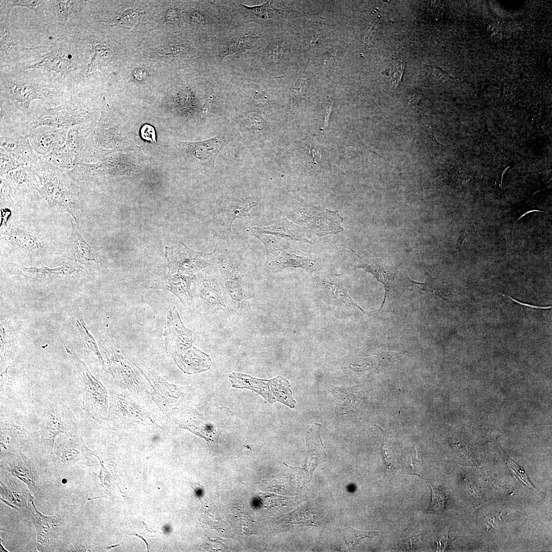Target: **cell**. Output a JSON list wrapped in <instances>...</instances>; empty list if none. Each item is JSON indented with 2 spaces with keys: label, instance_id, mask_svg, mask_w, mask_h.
I'll return each instance as SVG.
<instances>
[{
  "label": "cell",
  "instance_id": "36",
  "mask_svg": "<svg viewBox=\"0 0 552 552\" xmlns=\"http://www.w3.org/2000/svg\"><path fill=\"white\" fill-rule=\"evenodd\" d=\"M431 490V500L427 509L429 513L443 512L445 509L447 503V496L440 490L429 485Z\"/></svg>",
  "mask_w": 552,
  "mask_h": 552
},
{
  "label": "cell",
  "instance_id": "23",
  "mask_svg": "<svg viewBox=\"0 0 552 552\" xmlns=\"http://www.w3.org/2000/svg\"><path fill=\"white\" fill-rule=\"evenodd\" d=\"M226 144L224 140L217 136L200 142L181 143L188 155L199 162L211 163L212 165Z\"/></svg>",
  "mask_w": 552,
  "mask_h": 552
},
{
  "label": "cell",
  "instance_id": "35",
  "mask_svg": "<svg viewBox=\"0 0 552 552\" xmlns=\"http://www.w3.org/2000/svg\"><path fill=\"white\" fill-rule=\"evenodd\" d=\"M498 448L503 455L504 459L507 463V464L512 473L513 476L517 479L520 480L523 483H524L526 486L531 489L534 492L537 493V490L532 485V483L530 481L528 476L525 472L524 469L519 466L518 464L513 461L504 452L502 449L498 446Z\"/></svg>",
  "mask_w": 552,
  "mask_h": 552
},
{
  "label": "cell",
  "instance_id": "20",
  "mask_svg": "<svg viewBox=\"0 0 552 552\" xmlns=\"http://www.w3.org/2000/svg\"><path fill=\"white\" fill-rule=\"evenodd\" d=\"M305 233L300 226L285 219L264 222L252 226L249 231V234L254 236L257 234H268L313 243L307 238V236Z\"/></svg>",
  "mask_w": 552,
  "mask_h": 552
},
{
  "label": "cell",
  "instance_id": "6",
  "mask_svg": "<svg viewBox=\"0 0 552 552\" xmlns=\"http://www.w3.org/2000/svg\"><path fill=\"white\" fill-rule=\"evenodd\" d=\"M38 160L26 135L13 127L1 125V163L33 170Z\"/></svg>",
  "mask_w": 552,
  "mask_h": 552
},
{
  "label": "cell",
  "instance_id": "22",
  "mask_svg": "<svg viewBox=\"0 0 552 552\" xmlns=\"http://www.w3.org/2000/svg\"><path fill=\"white\" fill-rule=\"evenodd\" d=\"M3 238L12 246L26 253H38L44 248L43 243L36 236L14 225L7 226Z\"/></svg>",
  "mask_w": 552,
  "mask_h": 552
},
{
  "label": "cell",
  "instance_id": "43",
  "mask_svg": "<svg viewBox=\"0 0 552 552\" xmlns=\"http://www.w3.org/2000/svg\"><path fill=\"white\" fill-rule=\"evenodd\" d=\"M423 65L425 67L431 71L435 75H436L437 77L442 79L443 80L447 81L454 79V78L450 76L449 74H448V73L443 71L440 67L436 65L432 66L428 65L426 64Z\"/></svg>",
  "mask_w": 552,
  "mask_h": 552
},
{
  "label": "cell",
  "instance_id": "47",
  "mask_svg": "<svg viewBox=\"0 0 552 552\" xmlns=\"http://www.w3.org/2000/svg\"><path fill=\"white\" fill-rule=\"evenodd\" d=\"M268 48V54L271 55L273 58L274 60H276L279 57V54L280 52L281 49V44L279 41H276L271 44Z\"/></svg>",
  "mask_w": 552,
  "mask_h": 552
},
{
  "label": "cell",
  "instance_id": "3",
  "mask_svg": "<svg viewBox=\"0 0 552 552\" xmlns=\"http://www.w3.org/2000/svg\"><path fill=\"white\" fill-rule=\"evenodd\" d=\"M254 236L265 245L266 266L271 272L277 273L287 267H300L311 272L320 267L318 259L286 245L279 237L268 234Z\"/></svg>",
  "mask_w": 552,
  "mask_h": 552
},
{
  "label": "cell",
  "instance_id": "25",
  "mask_svg": "<svg viewBox=\"0 0 552 552\" xmlns=\"http://www.w3.org/2000/svg\"><path fill=\"white\" fill-rule=\"evenodd\" d=\"M351 250L359 259L357 266L372 273L384 285L386 295L387 292H390L394 286V282H396L398 274L396 269L392 266L379 263L373 259H364L352 250Z\"/></svg>",
  "mask_w": 552,
  "mask_h": 552
},
{
  "label": "cell",
  "instance_id": "24",
  "mask_svg": "<svg viewBox=\"0 0 552 552\" xmlns=\"http://www.w3.org/2000/svg\"><path fill=\"white\" fill-rule=\"evenodd\" d=\"M173 358L178 366L188 374L206 371L210 369L212 364L209 356L194 347Z\"/></svg>",
  "mask_w": 552,
  "mask_h": 552
},
{
  "label": "cell",
  "instance_id": "30",
  "mask_svg": "<svg viewBox=\"0 0 552 552\" xmlns=\"http://www.w3.org/2000/svg\"><path fill=\"white\" fill-rule=\"evenodd\" d=\"M323 285L326 293L332 300L336 302V303H338V304H344L347 306H355L363 313L367 314H371L370 312L366 311L358 306L356 302L350 297L346 289L340 283L334 281L326 280L324 281Z\"/></svg>",
  "mask_w": 552,
  "mask_h": 552
},
{
  "label": "cell",
  "instance_id": "46",
  "mask_svg": "<svg viewBox=\"0 0 552 552\" xmlns=\"http://www.w3.org/2000/svg\"><path fill=\"white\" fill-rule=\"evenodd\" d=\"M453 446L459 453L462 454L463 456L465 457V459L468 461V462L471 464V465H476V463L468 447L466 446H457L456 444L453 445Z\"/></svg>",
  "mask_w": 552,
  "mask_h": 552
},
{
  "label": "cell",
  "instance_id": "31",
  "mask_svg": "<svg viewBox=\"0 0 552 552\" xmlns=\"http://www.w3.org/2000/svg\"><path fill=\"white\" fill-rule=\"evenodd\" d=\"M14 337L5 321L1 323V363L12 357L15 351Z\"/></svg>",
  "mask_w": 552,
  "mask_h": 552
},
{
  "label": "cell",
  "instance_id": "1",
  "mask_svg": "<svg viewBox=\"0 0 552 552\" xmlns=\"http://www.w3.org/2000/svg\"><path fill=\"white\" fill-rule=\"evenodd\" d=\"M33 172L37 178L34 190L51 208L70 214L78 226L81 220L80 201L76 182L67 172L40 158Z\"/></svg>",
  "mask_w": 552,
  "mask_h": 552
},
{
  "label": "cell",
  "instance_id": "10",
  "mask_svg": "<svg viewBox=\"0 0 552 552\" xmlns=\"http://www.w3.org/2000/svg\"><path fill=\"white\" fill-rule=\"evenodd\" d=\"M170 252L167 257L170 274H194L213 264L212 253L194 251L181 242L170 248Z\"/></svg>",
  "mask_w": 552,
  "mask_h": 552
},
{
  "label": "cell",
  "instance_id": "4",
  "mask_svg": "<svg viewBox=\"0 0 552 552\" xmlns=\"http://www.w3.org/2000/svg\"><path fill=\"white\" fill-rule=\"evenodd\" d=\"M2 89L3 94L17 111L15 122L10 125L14 126H18L25 122V114L32 100L39 99L54 102L59 101L63 97V91L55 86L27 81H9Z\"/></svg>",
  "mask_w": 552,
  "mask_h": 552
},
{
  "label": "cell",
  "instance_id": "50",
  "mask_svg": "<svg viewBox=\"0 0 552 552\" xmlns=\"http://www.w3.org/2000/svg\"><path fill=\"white\" fill-rule=\"evenodd\" d=\"M421 126L423 129L424 131L426 133V134L428 135V137L432 141H433V142H435V143H436V144H438V143L437 142V141H436V140L435 139L434 131L433 130V129L431 128L430 127H427V126H426L425 125H421Z\"/></svg>",
  "mask_w": 552,
  "mask_h": 552
},
{
  "label": "cell",
  "instance_id": "38",
  "mask_svg": "<svg viewBox=\"0 0 552 552\" xmlns=\"http://www.w3.org/2000/svg\"><path fill=\"white\" fill-rule=\"evenodd\" d=\"M142 12L139 10H127L122 14L119 20L126 25H133L138 21Z\"/></svg>",
  "mask_w": 552,
  "mask_h": 552
},
{
  "label": "cell",
  "instance_id": "40",
  "mask_svg": "<svg viewBox=\"0 0 552 552\" xmlns=\"http://www.w3.org/2000/svg\"><path fill=\"white\" fill-rule=\"evenodd\" d=\"M246 123L249 128L261 129L263 127L264 120L260 116L251 113L247 118Z\"/></svg>",
  "mask_w": 552,
  "mask_h": 552
},
{
  "label": "cell",
  "instance_id": "34",
  "mask_svg": "<svg viewBox=\"0 0 552 552\" xmlns=\"http://www.w3.org/2000/svg\"><path fill=\"white\" fill-rule=\"evenodd\" d=\"M343 539L349 549L359 544L360 541L367 537L373 538L377 535V532H366L359 531L351 526H348L343 532Z\"/></svg>",
  "mask_w": 552,
  "mask_h": 552
},
{
  "label": "cell",
  "instance_id": "51",
  "mask_svg": "<svg viewBox=\"0 0 552 552\" xmlns=\"http://www.w3.org/2000/svg\"><path fill=\"white\" fill-rule=\"evenodd\" d=\"M541 212V213H547V212H545V211H540V210H530V211H528L526 212L525 213H524V214H523V215H521V216H520V217H519V218H518V219H517V220H516V221H515L514 222V224H513V228H512V240H513V233H514V228H515V225H516V222H517V221H518V220H519L520 219H521V218H522L523 217H524V216L525 215H526V214H528V213H532V212Z\"/></svg>",
  "mask_w": 552,
  "mask_h": 552
},
{
  "label": "cell",
  "instance_id": "48",
  "mask_svg": "<svg viewBox=\"0 0 552 552\" xmlns=\"http://www.w3.org/2000/svg\"><path fill=\"white\" fill-rule=\"evenodd\" d=\"M58 4L59 6L60 12L63 15L65 19L66 20L68 17V4L70 1H66L65 2L63 1H59Z\"/></svg>",
  "mask_w": 552,
  "mask_h": 552
},
{
  "label": "cell",
  "instance_id": "15",
  "mask_svg": "<svg viewBox=\"0 0 552 552\" xmlns=\"http://www.w3.org/2000/svg\"><path fill=\"white\" fill-rule=\"evenodd\" d=\"M11 273L20 275L33 284L47 283L54 280L68 277L78 271V269L70 264H64L55 268L48 267H25L14 263L7 265Z\"/></svg>",
  "mask_w": 552,
  "mask_h": 552
},
{
  "label": "cell",
  "instance_id": "7",
  "mask_svg": "<svg viewBox=\"0 0 552 552\" xmlns=\"http://www.w3.org/2000/svg\"><path fill=\"white\" fill-rule=\"evenodd\" d=\"M87 113L80 102L71 100L35 116L25 127L24 131L28 133L31 130L40 126L68 130L84 125L88 120Z\"/></svg>",
  "mask_w": 552,
  "mask_h": 552
},
{
  "label": "cell",
  "instance_id": "52",
  "mask_svg": "<svg viewBox=\"0 0 552 552\" xmlns=\"http://www.w3.org/2000/svg\"><path fill=\"white\" fill-rule=\"evenodd\" d=\"M508 296L510 298H511L513 301L518 303V304H519L520 305H523V306H526L531 307H532V308H537V309H549V308H551V306H548L547 307H541V306H534V305L533 306V305H528L527 304H524L523 303H521V302H519L518 301L515 300L514 298L511 297L510 296Z\"/></svg>",
  "mask_w": 552,
  "mask_h": 552
},
{
  "label": "cell",
  "instance_id": "49",
  "mask_svg": "<svg viewBox=\"0 0 552 552\" xmlns=\"http://www.w3.org/2000/svg\"><path fill=\"white\" fill-rule=\"evenodd\" d=\"M472 233V227H469V226H468V227H467V228H466L464 229L461 232V234L460 235L459 238V239L458 240V242H457V246L458 248H461V246L462 245L463 240L466 237V236L469 235L470 233L471 234Z\"/></svg>",
  "mask_w": 552,
  "mask_h": 552
},
{
  "label": "cell",
  "instance_id": "41",
  "mask_svg": "<svg viewBox=\"0 0 552 552\" xmlns=\"http://www.w3.org/2000/svg\"><path fill=\"white\" fill-rule=\"evenodd\" d=\"M404 70V65L401 60H397L395 66L394 72L392 75L391 84L394 87H396L401 81V77Z\"/></svg>",
  "mask_w": 552,
  "mask_h": 552
},
{
  "label": "cell",
  "instance_id": "17",
  "mask_svg": "<svg viewBox=\"0 0 552 552\" xmlns=\"http://www.w3.org/2000/svg\"><path fill=\"white\" fill-rule=\"evenodd\" d=\"M195 277L194 274L173 273L167 277L155 280L150 285V288L169 291L177 296L184 306H186L194 298L191 287Z\"/></svg>",
  "mask_w": 552,
  "mask_h": 552
},
{
  "label": "cell",
  "instance_id": "39",
  "mask_svg": "<svg viewBox=\"0 0 552 552\" xmlns=\"http://www.w3.org/2000/svg\"><path fill=\"white\" fill-rule=\"evenodd\" d=\"M270 3L268 2L266 4L254 7H247L245 6L244 7L249 11L257 17L265 19L269 17V12H270Z\"/></svg>",
  "mask_w": 552,
  "mask_h": 552
},
{
  "label": "cell",
  "instance_id": "16",
  "mask_svg": "<svg viewBox=\"0 0 552 552\" xmlns=\"http://www.w3.org/2000/svg\"><path fill=\"white\" fill-rule=\"evenodd\" d=\"M28 510L37 532V549L38 551H43L60 533L62 520L59 516H46L38 512L33 499Z\"/></svg>",
  "mask_w": 552,
  "mask_h": 552
},
{
  "label": "cell",
  "instance_id": "28",
  "mask_svg": "<svg viewBox=\"0 0 552 552\" xmlns=\"http://www.w3.org/2000/svg\"><path fill=\"white\" fill-rule=\"evenodd\" d=\"M78 367L84 389V407L89 410L94 404H103L105 394L97 381L90 374L82 362L78 363Z\"/></svg>",
  "mask_w": 552,
  "mask_h": 552
},
{
  "label": "cell",
  "instance_id": "18",
  "mask_svg": "<svg viewBox=\"0 0 552 552\" xmlns=\"http://www.w3.org/2000/svg\"><path fill=\"white\" fill-rule=\"evenodd\" d=\"M298 219L303 220L299 222L302 223L307 220L303 224H306L307 228L319 236L336 234L343 230L341 225L343 219L338 211L326 209L315 215L311 214L310 217H304Z\"/></svg>",
  "mask_w": 552,
  "mask_h": 552
},
{
  "label": "cell",
  "instance_id": "37",
  "mask_svg": "<svg viewBox=\"0 0 552 552\" xmlns=\"http://www.w3.org/2000/svg\"><path fill=\"white\" fill-rule=\"evenodd\" d=\"M3 486H4L3 485ZM4 487L7 489L5 490V492H7L5 494L6 500L9 501L11 504H14L15 507L16 506L19 508L26 507L28 501L25 500V496H23V493L19 492L18 490L13 489L12 487L9 486L8 488L6 486Z\"/></svg>",
  "mask_w": 552,
  "mask_h": 552
},
{
  "label": "cell",
  "instance_id": "14",
  "mask_svg": "<svg viewBox=\"0 0 552 552\" xmlns=\"http://www.w3.org/2000/svg\"><path fill=\"white\" fill-rule=\"evenodd\" d=\"M6 470L24 481L34 494L40 492L39 478L33 463L20 451L3 454Z\"/></svg>",
  "mask_w": 552,
  "mask_h": 552
},
{
  "label": "cell",
  "instance_id": "26",
  "mask_svg": "<svg viewBox=\"0 0 552 552\" xmlns=\"http://www.w3.org/2000/svg\"><path fill=\"white\" fill-rule=\"evenodd\" d=\"M257 204L258 202L254 198L246 197L229 202L221 211H219V219L225 225L226 236L232 233L231 226L234 220L246 216L250 217L249 211Z\"/></svg>",
  "mask_w": 552,
  "mask_h": 552
},
{
  "label": "cell",
  "instance_id": "21",
  "mask_svg": "<svg viewBox=\"0 0 552 552\" xmlns=\"http://www.w3.org/2000/svg\"><path fill=\"white\" fill-rule=\"evenodd\" d=\"M320 427L321 424L315 423L309 428L306 438L308 454L307 462L301 468L295 467L304 471L309 480L315 467L326 458L325 448L320 437Z\"/></svg>",
  "mask_w": 552,
  "mask_h": 552
},
{
  "label": "cell",
  "instance_id": "13",
  "mask_svg": "<svg viewBox=\"0 0 552 552\" xmlns=\"http://www.w3.org/2000/svg\"><path fill=\"white\" fill-rule=\"evenodd\" d=\"M67 130L40 126L27 134L31 146L38 157L44 156L61 147L65 142Z\"/></svg>",
  "mask_w": 552,
  "mask_h": 552
},
{
  "label": "cell",
  "instance_id": "45",
  "mask_svg": "<svg viewBox=\"0 0 552 552\" xmlns=\"http://www.w3.org/2000/svg\"><path fill=\"white\" fill-rule=\"evenodd\" d=\"M141 135L142 137L147 141L155 142V130L151 125H145L141 129Z\"/></svg>",
  "mask_w": 552,
  "mask_h": 552
},
{
  "label": "cell",
  "instance_id": "42",
  "mask_svg": "<svg viewBox=\"0 0 552 552\" xmlns=\"http://www.w3.org/2000/svg\"><path fill=\"white\" fill-rule=\"evenodd\" d=\"M379 18L374 17L371 21L364 37L365 43L368 45L373 38L378 24Z\"/></svg>",
  "mask_w": 552,
  "mask_h": 552
},
{
  "label": "cell",
  "instance_id": "32",
  "mask_svg": "<svg viewBox=\"0 0 552 552\" xmlns=\"http://www.w3.org/2000/svg\"><path fill=\"white\" fill-rule=\"evenodd\" d=\"M251 37L244 36L232 38L224 42L219 48L221 56L224 57L235 52L244 51L250 47Z\"/></svg>",
  "mask_w": 552,
  "mask_h": 552
},
{
  "label": "cell",
  "instance_id": "11",
  "mask_svg": "<svg viewBox=\"0 0 552 552\" xmlns=\"http://www.w3.org/2000/svg\"><path fill=\"white\" fill-rule=\"evenodd\" d=\"M192 333L182 324L176 307L172 308L167 315L164 333L168 354L173 357L192 347Z\"/></svg>",
  "mask_w": 552,
  "mask_h": 552
},
{
  "label": "cell",
  "instance_id": "33",
  "mask_svg": "<svg viewBox=\"0 0 552 552\" xmlns=\"http://www.w3.org/2000/svg\"><path fill=\"white\" fill-rule=\"evenodd\" d=\"M94 50L95 54L88 66L89 72L105 66L113 57L111 50L106 45L97 44L94 47Z\"/></svg>",
  "mask_w": 552,
  "mask_h": 552
},
{
  "label": "cell",
  "instance_id": "44",
  "mask_svg": "<svg viewBox=\"0 0 552 552\" xmlns=\"http://www.w3.org/2000/svg\"><path fill=\"white\" fill-rule=\"evenodd\" d=\"M39 1H13L12 6H25L31 9L34 12H37L40 4Z\"/></svg>",
  "mask_w": 552,
  "mask_h": 552
},
{
  "label": "cell",
  "instance_id": "5",
  "mask_svg": "<svg viewBox=\"0 0 552 552\" xmlns=\"http://www.w3.org/2000/svg\"><path fill=\"white\" fill-rule=\"evenodd\" d=\"M76 432L75 419L70 408L62 403L48 402L40 428L41 441L47 453L53 456L54 444L58 434L74 436Z\"/></svg>",
  "mask_w": 552,
  "mask_h": 552
},
{
  "label": "cell",
  "instance_id": "12",
  "mask_svg": "<svg viewBox=\"0 0 552 552\" xmlns=\"http://www.w3.org/2000/svg\"><path fill=\"white\" fill-rule=\"evenodd\" d=\"M30 433L28 424L22 417L9 414L1 418V455L18 450Z\"/></svg>",
  "mask_w": 552,
  "mask_h": 552
},
{
  "label": "cell",
  "instance_id": "9",
  "mask_svg": "<svg viewBox=\"0 0 552 552\" xmlns=\"http://www.w3.org/2000/svg\"><path fill=\"white\" fill-rule=\"evenodd\" d=\"M197 296L206 311L217 314L228 310L223 282L216 267L204 268L196 281Z\"/></svg>",
  "mask_w": 552,
  "mask_h": 552
},
{
  "label": "cell",
  "instance_id": "29",
  "mask_svg": "<svg viewBox=\"0 0 552 552\" xmlns=\"http://www.w3.org/2000/svg\"><path fill=\"white\" fill-rule=\"evenodd\" d=\"M47 55L39 62L29 67H39L55 71L60 73L62 75L72 70L73 65L70 57L67 58L63 56V55L59 54L57 51L51 52Z\"/></svg>",
  "mask_w": 552,
  "mask_h": 552
},
{
  "label": "cell",
  "instance_id": "19",
  "mask_svg": "<svg viewBox=\"0 0 552 552\" xmlns=\"http://www.w3.org/2000/svg\"><path fill=\"white\" fill-rule=\"evenodd\" d=\"M88 454L83 440L77 435H68L67 439L58 444L55 449L56 462L62 470L75 466Z\"/></svg>",
  "mask_w": 552,
  "mask_h": 552
},
{
  "label": "cell",
  "instance_id": "2",
  "mask_svg": "<svg viewBox=\"0 0 552 552\" xmlns=\"http://www.w3.org/2000/svg\"><path fill=\"white\" fill-rule=\"evenodd\" d=\"M224 286L228 305L243 309L249 300L250 280L239 251L233 246L217 245L212 252Z\"/></svg>",
  "mask_w": 552,
  "mask_h": 552
},
{
  "label": "cell",
  "instance_id": "8",
  "mask_svg": "<svg viewBox=\"0 0 552 552\" xmlns=\"http://www.w3.org/2000/svg\"><path fill=\"white\" fill-rule=\"evenodd\" d=\"M229 377L233 387L252 390L270 403L279 401L291 408L295 406L290 383L282 377L270 380L259 379L234 372Z\"/></svg>",
  "mask_w": 552,
  "mask_h": 552
},
{
  "label": "cell",
  "instance_id": "27",
  "mask_svg": "<svg viewBox=\"0 0 552 552\" xmlns=\"http://www.w3.org/2000/svg\"><path fill=\"white\" fill-rule=\"evenodd\" d=\"M71 223L72 226L71 237L72 251L76 260L80 264L87 266H99L100 264V261L97 254L79 233L76 223L73 221Z\"/></svg>",
  "mask_w": 552,
  "mask_h": 552
}]
</instances>
